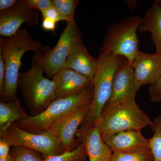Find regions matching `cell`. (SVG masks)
Here are the masks:
<instances>
[{
    "label": "cell",
    "mask_w": 161,
    "mask_h": 161,
    "mask_svg": "<svg viewBox=\"0 0 161 161\" xmlns=\"http://www.w3.org/2000/svg\"><path fill=\"white\" fill-rule=\"evenodd\" d=\"M40 47L42 44L33 39L26 28L19 30L11 36L0 38V54L6 69L5 87L1 101L9 102L17 99L16 93L22 57L27 51L35 53Z\"/></svg>",
    "instance_id": "cell-1"
},
{
    "label": "cell",
    "mask_w": 161,
    "mask_h": 161,
    "mask_svg": "<svg viewBox=\"0 0 161 161\" xmlns=\"http://www.w3.org/2000/svg\"><path fill=\"white\" fill-rule=\"evenodd\" d=\"M94 93L92 84L74 94L56 98L42 113L29 116L14 124L20 129L29 132L47 130L53 124L69 113L91 105Z\"/></svg>",
    "instance_id": "cell-2"
},
{
    "label": "cell",
    "mask_w": 161,
    "mask_h": 161,
    "mask_svg": "<svg viewBox=\"0 0 161 161\" xmlns=\"http://www.w3.org/2000/svg\"><path fill=\"white\" fill-rule=\"evenodd\" d=\"M126 59L122 56L111 53H100L97 58V67L93 80V100L80 127L88 126L99 121L111 96L115 72Z\"/></svg>",
    "instance_id": "cell-3"
},
{
    "label": "cell",
    "mask_w": 161,
    "mask_h": 161,
    "mask_svg": "<svg viewBox=\"0 0 161 161\" xmlns=\"http://www.w3.org/2000/svg\"><path fill=\"white\" fill-rule=\"evenodd\" d=\"M43 73V69L32 59L30 69L19 75L18 87L31 116L42 113L56 98L53 81L45 78Z\"/></svg>",
    "instance_id": "cell-4"
},
{
    "label": "cell",
    "mask_w": 161,
    "mask_h": 161,
    "mask_svg": "<svg viewBox=\"0 0 161 161\" xmlns=\"http://www.w3.org/2000/svg\"><path fill=\"white\" fill-rule=\"evenodd\" d=\"M142 21L143 17L136 15L112 24L104 38L101 53L122 56L132 64L139 50L137 31Z\"/></svg>",
    "instance_id": "cell-5"
},
{
    "label": "cell",
    "mask_w": 161,
    "mask_h": 161,
    "mask_svg": "<svg viewBox=\"0 0 161 161\" xmlns=\"http://www.w3.org/2000/svg\"><path fill=\"white\" fill-rule=\"evenodd\" d=\"M81 31L75 19L67 22L58 43L53 48L40 47L32 59L38 64L48 78L53 77L61 69L71 52L82 42Z\"/></svg>",
    "instance_id": "cell-6"
},
{
    "label": "cell",
    "mask_w": 161,
    "mask_h": 161,
    "mask_svg": "<svg viewBox=\"0 0 161 161\" xmlns=\"http://www.w3.org/2000/svg\"><path fill=\"white\" fill-rule=\"evenodd\" d=\"M103 135L125 131H141L153 121L136 100L104 108L99 121Z\"/></svg>",
    "instance_id": "cell-7"
},
{
    "label": "cell",
    "mask_w": 161,
    "mask_h": 161,
    "mask_svg": "<svg viewBox=\"0 0 161 161\" xmlns=\"http://www.w3.org/2000/svg\"><path fill=\"white\" fill-rule=\"evenodd\" d=\"M0 136L9 142L11 147L28 148L41 153L44 159L65 152L60 141L48 130L29 132L20 129L14 123Z\"/></svg>",
    "instance_id": "cell-8"
},
{
    "label": "cell",
    "mask_w": 161,
    "mask_h": 161,
    "mask_svg": "<svg viewBox=\"0 0 161 161\" xmlns=\"http://www.w3.org/2000/svg\"><path fill=\"white\" fill-rule=\"evenodd\" d=\"M139 91L133 67L126 59L115 72L111 96L104 108L136 100Z\"/></svg>",
    "instance_id": "cell-9"
},
{
    "label": "cell",
    "mask_w": 161,
    "mask_h": 161,
    "mask_svg": "<svg viewBox=\"0 0 161 161\" xmlns=\"http://www.w3.org/2000/svg\"><path fill=\"white\" fill-rule=\"evenodd\" d=\"M90 107L69 113L53 124L47 130L60 141L65 152L76 150L80 146V142L76 139V133Z\"/></svg>",
    "instance_id": "cell-10"
},
{
    "label": "cell",
    "mask_w": 161,
    "mask_h": 161,
    "mask_svg": "<svg viewBox=\"0 0 161 161\" xmlns=\"http://www.w3.org/2000/svg\"><path fill=\"white\" fill-rule=\"evenodd\" d=\"M76 136L83 146L89 161H111L113 153L104 140L99 122L80 127Z\"/></svg>",
    "instance_id": "cell-11"
},
{
    "label": "cell",
    "mask_w": 161,
    "mask_h": 161,
    "mask_svg": "<svg viewBox=\"0 0 161 161\" xmlns=\"http://www.w3.org/2000/svg\"><path fill=\"white\" fill-rule=\"evenodd\" d=\"M40 12L26 7L19 1L10 9L0 12V35L6 37L11 36L24 23L30 26H36L39 24Z\"/></svg>",
    "instance_id": "cell-12"
},
{
    "label": "cell",
    "mask_w": 161,
    "mask_h": 161,
    "mask_svg": "<svg viewBox=\"0 0 161 161\" xmlns=\"http://www.w3.org/2000/svg\"><path fill=\"white\" fill-rule=\"evenodd\" d=\"M112 153H134L150 150L149 139L141 131H125L103 135Z\"/></svg>",
    "instance_id": "cell-13"
},
{
    "label": "cell",
    "mask_w": 161,
    "mask_h": 161,
    "mask_svg": "<svg viewBox=\"0 0 161 161\" xmlns=\"http://www.w3.org/2000/svg\"><path fill=\"white\" fill-rule=\"evenodd\" d=\"M132 65L139 90L144 86L153 84L161 77V57L155 53L139 50Z\"/></svg>",
    "instance_id": "cell-14"
},
{
    "label": "cell",
    "mask_w": 161,
    "mask_h": 161,
    "mask_svg": "<svg viewBox=\"0 0 161 161\" xmlns=\"http://www.w3.org/2000/svg\"><path fill=\"white\" fill-rule=\"evenodd\" d=\"M52 80L56 98L71 95L93 84V79L69 68L61 69L53 76Z\"/></svg>",
    "instance_id": "cell-15"
},
{
    "label": "cell",
    "mask_w": 161,
    "mask_h": 161,
    "mask_svg": "<svg viewBox=\"0 0 161 161\" xmlns=\"http://www.w3.org/2000/svg\"><path fill=\"white\" fill-rule=\"evenodd\" d=\"M96 67L97 58H94L90 55L82 42L74 47L63 68L71 69L93 80Z\"/></svg>",
    "instance_id": "cell-16"
},
{
    "label": "cell",
    "mask_w": 161,
    "mask_h": 161,
    "mask_svg": "<svg viewBox=\"0 0 161 161\" xmlns=\"http://www.w3.org/2000/svg\"><path fill=\"white\" fill-rule=\"evenodd\" d=\"M138 31L140 33L151 34V40L155 47L154 53L161 57V8L158 0L147 9Z\"/></svg>",
    "instance_id": "cell-17"
},
{
    "label": "cell",
    "mask_w": 161,
    "mask_h": 161,
    "mask_svg": "<svg viewBox=\"0 0 161 161\" xmlns=\"http://www.w3.org/2000/svg\"><path fill=\"white\" fill-rule=\"evenodd\" d=\"M27 114L19 98L11 101L0 102V133L6 132L12 125L27 118Z\"/></svg>",
    "instance_id": "cell-18"
},
{
    "label": "cell",
    "mask_w": 161,
    "mask_h": 161,
    "mask_svg": "<svg viewBox=\"0 0 161 161\" xmlns=\"http://www.w3.org/2000/svg\"><path fill=\"white\" fill-rule=\"evenodd\" d=\"M150 127L154 133L149 139L150 150L154 161H161V114L153 121Z\"/></svg>",
    "instance_id": "cell-19"
},
{
    "label": "cell",
    "mask_w": 161,
    "mask_h": 161,
    "mask_svg": "<svg viewBox=\"0 0 161 161\" xmlns=\"http://www.w3.org/2000/svg\"><path fill=\"white\" fill-rule=\"evenodd\" d=\"M9 155L10 161H44L34 150L17 146L13 147Z\"/></svg>",
    "instance_id": "cell-20"
},
{
    "label": "cell",
    "mask_w": 161,
    "mask_h": 161,
    "mask_svg": "<svg viewBox=\"0 0 161 161\" xmlns=\"http://www.w3.org/2000/svg\"><path fill=\"white\" fill-rule=\"evenodd\" d=\"M87 156L83 146L80 143L76 150L66 151L59 155L52 156L44 159V161H86Z\"/></svg>",
    "instance_id": "cell-21"
},
{
    "label": "cell",
    "mask_w": 161,
    "mask_h": 161,
    "mask_svg": "<svg viewBox=\"0 0 161 161\" xmlns=\"http://www.w3.org/2000/svg\"><path fill=\"white\" fill-rule=\"evenodd\" d=\"M53 6L68 20L75 19V14L79 3L78 0H52Z\"/></svg>",
    "instance_id": "cell-22"
},
{
    "label": "cell",
    "mask_w": 161,
    "mask_h": 161,
    "mask_svg": "<svg viewBox=\"0 0 161 161\" xmlns=\"http://www.w3.org/2000/svg\"><path fill=\"white\" fill-rule=\"evenodd\" d=\"M111 161H154L150 150L134 153H113Z\"/></svg>",
    "instance_id": "cell-23"
},
{
    "label": "cell",
    "mask_w": 161,
    "mask_h": 161,
    "mask_svg": "<svg viewBox=\"0 0 161 161\" xmlns=\"http://www.w3.org/2000/svg\"><path fill=\"white\" fill-rule=\"evenodd\" d=\"M20 2L26 7L38 9L40 12L53 7L52 0H20Z\"/></svg>",
    "instance_id": "cell-24"
},
{
    "label": "cell",
    "mask_w": 161,
    "mask_h": 161,
    "mask_svg": "<svg viewBox=\"0 0 161 161\" xmlns=\"http://www.w3.org/2000/svg\"><path fill=\"white\" fill-rule=\"evenodd\" d=\"M148 92L152 102H161V77L155 83L149 86Z\"/></svg>",
    "instance_id": "cell-25"
},
{
    "label": "cell",
    "mask_w": 161,
    "mask_h": 161,
    "mask_svg": "<svg viewBox=\"0 0 161 161\" xmlns=\"http://www.w3.org/2000/svg\"><path fill=\"white\" fill-rule=\"evenodd\" d=\"M40 12H41V15L42 16V19L48 18L57 23L61 21L68 22V19L61 14L58 9H56L53 6L49 9L43 10Z\"/></svg>",
    "instance_id": "cell-26"
},
{
    "label": "cell",
    "mask_w": 161,
    "mask_h": 161,
    "mask_svg": "<svg viewBox=\"0 0 161 161\" xmlns=\"http://www.w3.org/2000/svg\"><path fill=\"white\" fill-rule=\"evenodd\" d=\"M11 145L6 139L0 136V158H5L9 155Z\"/></svg>",
    "instance_id": "cell-27"
},
{
    "label": "cell",
    "mask_w": 161,
    "mask_h": 161,
    "mask_svg": "<svg viewBox=\"0 0 161 161\" xmlns=\"http://www.w3.org/2000/svg\"><path fill=\"white\" fill-rule=\"evenodd\" d=\"M6 69L5 63L2 55L0 54V96L3 95L4 92L5 83Z\"/></svg>",
    "instance_id": "cell-28"
},
{
    "label": "cell",
    "mask_w": 161,
    "mask_h": 161,
    "mask_svg": "<svg viewBox=\"0 0 161 161\" xmlns=\"http://www.w3.org/2000/svg\"><path fill=\"white\" fill-rule=\"evenodd\" d=\"M57 23L48 18L43 19L41 26L42 29L46 31H52L55 34Z\"/></svg>",
    "instance_id": "cell-29"
},
{
    "label": "cell",
    "mask_w": 161,
    "mask_h": 161,
    "mask_svg": "<svg viewBox=\"0 0 161 161\" xmlns=\"http://www.w3.org/2000/svg\"><path fill=\"white\" fill-rule=\"evenodd\" d=\"M19 2L18 0H0V11L10 9Z\"/></svg>",
    "instance_id": "cell-30"
},
{
    "label": "cell",
    "mask_w": 161,
    "mask_h": 161,
    "mask_svg": "<svg viewBox=\"0 0 161 161\" xmlns=\"http://www.w3.org/2000/svg\"><path fill=\"white\" fill-rule=\"evenodd\" d=\"M10 160L11 159H10V156L9 155L5 158H0V161H10Z\"/></svg>",
    "instance_id": "cell-31"
},
{
    "label": "cell",
    "mask_w": 161,
    "mask_h": 161,
    "mask_svg": "<svg viewBox=\"0 0 161 161\" xmlns=\"http://www.w3.org/2000/svg\"><path fill=\"white\" fill-rule=\"evenodd\" d=\"M158 1L159 3V5L161 8V0H158Z\"/></svg>",
    "instance_id": "cell-32"
}]
</instances>
